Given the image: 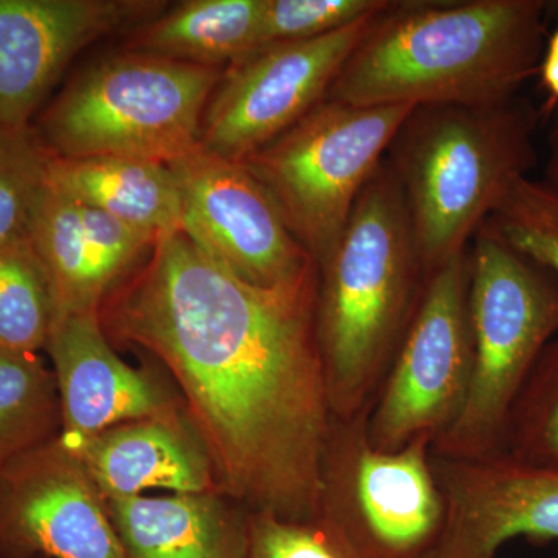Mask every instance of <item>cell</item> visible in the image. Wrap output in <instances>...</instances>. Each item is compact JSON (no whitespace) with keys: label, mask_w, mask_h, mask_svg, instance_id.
<instances>
[{"label":"cell","mask_w":558,"mask_h":558,"mask_svg":"<svg viewBox=\"0 0 558 558\" xmlns=\"http://www.w3.org/2000/svg\"><path fill=\"white\" fill-rule=\"evenodd\" d=\"M539 112L527 98L416 106L385 160L402 191L428 274L469 248L488 216L537 165Z\"/></svg>","instance_id":"277c9868"},{"label":"cell","mask_w":558,"mask_h":558,"mask_svg":"<svg viewBox=\"0 0 558 558\" xmlns=\"http://www.w3.org/2000/svg\"><path fill=\"white\" fill-rule=\"evenodd\" d=\"M31 242L49 277L57 318L100 312L156 245L146 234L50 185Z\"/></svg>","instance_id":"2e32d148"},{"label":"cell","mask_w":558,"mask_h":558,"mask_svg":"<svg viewBox=\"0 0 558 558\" xmlns=\"http://www.w3.org/2000/svg\"><path fill=\"white\" fill-rule=\"evenodd\" d=\"M553 3L391 0L328 100L355 106L495 105L537 75Z\"/></svg>","instance_id":"7a4b0ae2"},{"label":"cell","mask_w":558,"mask_h":558,"mask_svg":"<svg viewBox=\"0 0 558 558\" xmlns=\"http://www.w3.org/2000/svg\"><path fill=\"white\" fill-rule=\"evenodd\" d=\"M245 558H362L343 534L318 515L307 521L282 520L248 512Z\"/></svg>","instance_id":"4316f807"},{"label":"cell","mask_w":558,"mask_h":558,"mask_svg":"<svg viewBox=\"0 0 558 558\" xmlns=\"http://www.w3.org/2000/svg\"><path fill=\"white\" fill-rule=\"evenodd\" d=\"M54 319L49 277L32 242L0 245V354H39Z\"/></svg>","instance_id":"7402d4cb"},{"label":"cell","mask_w":558,"mask_h":558,"mask_svg":"<svg viewBox=\"0 0 558 558\" xmlns=\"http://www.w3.org/2000/svg\"><path fill=\"white\" fill-rule=\"evenodd\" d=\"M548 145L549 159L545 178L549 179L550 182L558 183V119L549 132Z\"/></svg>","instance_id":"f1b7e54d"},{"label":"cell","mask_w":558,"mask_h":558,"mask_svg":"<svg viewBox=\"0 0 558 558\" xmlns=\"http://www.w3.org/2000/svg\"><path fill=\"white\" fill-rule=\"evenodd\" d=\"M0 558H126L108 499L61 435L0 465Z\"/></svg>","instance_id":"7c38bea8"},{"label":"cell","mask_w":558,"mask_h":558,"mask_svg":"<svg viewBox=\"0 0 558 558\" xmlns=\"http://www.w3.org/2000/svg\"><path fill=\"white\" fill-rule=\"evenodd\" d=\"M149 9L121 0H0V124L32 126L73 57Z\"/></svg>","instance_id":"9a60e30c"},{"label":"cell","mask_w":558,"mask_h":558,"mask_svg":"<svg viewBox=\"0 0 558 558\" xmlns=\"http://www.w3.org/2000/svg\"><path fill=\"white\" fill-rule=\"evenodd\" d=\"M414 108L326 98L242 160L315 264L339 241L360 193Z\"/></svg>","instance_id":"52a82bcc"},{"label":"cell","mask_w":558,"mask_h":558,"mask_svg":"<svg viewBox=\"0 0 558 558\" xmlns=\"http://www.w3.org/2000/svg\"><path fill=\"white\" fill-rule=\"evenodd\" d=\"M222 72L156 54H121L72 81L39 121L57 157L172 161L199 149L201 124Z\"/></svg>","instance_id":"8992f818"},{"label":"cell","mask_w":558,"mask_h":558,"mask_svg":"<svg viewBox=\"0 0 558 558\" xmlns=\"http://www.w3.org/2000/svg\"><path fill=\"white\" fill-rule=\"evenodd\" d=\"M469 317L472 379L461 414L433 444L440 458L501 451L510 410L558 333V279L481 227L469 245Z\"/></svg>","instance_id":"5b68a950"},{"label":"cell","mask_w":558,"mask_h":558,"mask_svg":"<svg viewBox=\"0 0 558 558\" xmlns=\"http://www.w3.org/2000/svg\"><path fill=\"white\" fill-rule=\"evenodd\" d=\"M369 409L330 421L318 515L362 558H428L446 523L433 442L417 439L398 451L377 450L368 436Z\"/></svg>","instance_id":"ba28073f"},{"label":"cell","mask_w":558,"mask_h":558,"mask_svg":"<svg viewBox=\"0 0 558 558\" xmlns=\"http://www.w3.org/2000/svg\"><path fill=\"white\" fill-rule=\"evenodd\" d=\"M497 457L558 470V339L543 351L521 388Z\"/></svg>","instance_id":"cb8c5ba5"},{"label":"cell","mask_w":558,"mask_h":558,"mask_svg":"<svg viewBox=\"0 0 558 558\" xmlns=\"http://www.w3.org/2000/svg\"><path fill=\"white\" fill-rule=\"evenodd\" d=\"M317 279L258 288L180 230L157 242L98 312L109 340L148 352L171 374L220 492L282 520L317 519L333 417Z\"/></svg>","instance_id":"6da1fadb"},{"label":"cell","mask_w":558,"mask_h":558,"mask_svg":"<svg viewBox=\"0 0 558 558\" xmlns=\"http://www.w3.org/2000/svg\"><path fill=\"white\" fill-rule=\"evenodd\" d=\"M537 75L548 97L546 109H556L558 113V27L546 39Z\"/></svg>","instance_id":"83f0119b"},{"label":"cell","mask_w":558,"mask_h":558,"mask_svg":"<svg viewBox=\"0 0 558 558\" xmlns=\"http://www.w3.org/2000/svg\"><path fill=\"white\" fill-rule=\"evenodd\" d=\"M264 0H191L154 21L134 40L142 53L219 68L259 47Z\"/></svg>","instance_id":"ffe728a7"},{"label":"cell","mask_w":558,"mask_h":558,"mask_svg":"<svg viewBox=\"0 0 558 558\" xmlns=\"http://www.w3.org/2000/svg\"><path fill=\"white\" fill-rule=\"evenodd\" d=\"M389 2L391 0H264L259 47L329 35L379 13Z\"/></svg>","instance_id":"484cf974"},{"label":"cell","mask_w":558,"mask_h":558,"mask_svg":"<svg viewBox=\"0 0 558 558\" xmlns=\"http://www.w3.org/2000/svg\"><path fill=\"white\" fill-rule=\"evenodd\" d=\"M106 499L126 558H245L248 510L222 492Z\"/></svg>","instance_id":"ac0fdd59"},{"label":"cell","mask_w":558,"mask_h":558,"mask_svg":"<svg viewBox=\"0 0 558 558\" xmlns=\"http://www.w3.org/2000/svg\"><path fill=\"white\" fill-rule=\"evenodd\" d=\"M49 185L159 242L182 230V193L170 165L131 157H51Z\"/></svg>","instance_id":"d6986e66"},{"label":"cell","mask_w":558,"mask_h":558,"mask_svg":"<svg viewBox=\"0 0 558 558\" xmlns=\"http://www.w3.org/2000/svg\"><path fill=\"white\" fill-rule=\"evenodd\" d=\"M446 523L428 558H495L506 542L558 539V470L433 453Z\"/></svg>","instance_id":"4fadbf2b"},{"label":"cell","mask_w":558,"mask_h":558,"mask_svg":"<svg viewBox=\"0 0 558 558\" xmlns=\"http://www.w3.org/2000/svg\"><path fill=\"white\" fill-rule=\"evenodd\" d=\"M170 167L182 193V231L209 258L258 288H290L317 275V264L242 161L197 149Z\"/></svg>","instance_id":"8fae6325"},{"label":"cell","mask_w":558,"mask_h":558,"mask_svg":"<svg viewBox=\"0 0 558 558\" xmlns=\"http://www.w3.org/2000/svg\"><path fill=\"white\" fill-rule=\"evenodd\" d=\"M44 351L57 377L61 436L69 442L185 409L174 384L149 366L134 368L113 351L98 312L54 319Z\"/></svg>","instance_id":"5bb4252c"},{"label":"cell","mask_w":558,"mask_h":558,"mask_svg":"<svg viewBox=\"0 0 558 558\" xmlns=\"http://www.w3.org/2000/svg\"><path fill=\"white\" fill-rule=\"evenodd\" d=\"M472 363L468 248L429 274L416 315L371 402L373 447L398 451L417 439L435 444L464 409Z\"/></svg>","instance_id":"9c48e42d"},{"label":"cell","mask_w":558,"mask_h":558,"mask_svg":"<svg viewBox=\"0 0 558 558\" xmlns=\"http://www.w3.org/2000/svg\"><path fill=\"white\" fill-rule=\"evenodd\" d=\"M57 377L40 354H0V465L61 435Z\"/></svg>","instance_id":"44dd1931"},{"label":"cell","mask_w":558,"mask_h":558,"mask_svg":"<svg viewBox=\"0 0 558 558\" xmlns=\"http://www.w3.org/2000/svg\"><path fill=\"white\" fill-rule=\"evenodd\" d=\"M381 11L319 38L259 47L229 65L202 119V153L242 161L299 123L326 100Z\"/></svg>","instance_id":"30bf717a"},{"label":"cell","mask_w":558,"mask_h":558,"mask_svg":"<svg viewBox=\"0 0 558 558\" xmlns=\"http://www.w3.org/2000/svg\"><path fill=\"white\" fill-rule=\"evenodd\" d=\"M65 442L106 498L135 497L149 488L174 494L220 492L207 447L185 409Z\"/></svg>","instance_id":"e0dca14e"},{"label":"cell","mask_w":558,"mask_h":558,"mask_svg":"<svg viewBox=\"0 0 558 558\" xmlns=\"http://www.w3.org/2000/svg\"><path fill=\"white\" fill-rule=\"evenodd\" d=\"M51 157L36 128L0 124V245L31 241Z\"/></svg>","instance_id":"603a6c76"},{"label":"cell","mask_w":558,"mask_h":558,"mask_svg":"<svg viewBox=\"0 0 558 558\" xmlns=\"http://www.w3.org/2000/svg\"><path fill=\"white\" fill-rule=\"evenodd\" d=\"M483 229L548 269L558 279V183L520 179Z\"/></svg>","instance_id":"d4e9b609"},{"label":"cell","mask_w":558,"mask_h":558,"mask_svg":"<svg viewBox=\"0 0 558 558\" xmlns=\"http://www.w3.org/2000/svg\"><path fill=\"white\" fill-rule=\"evenodd\" d=\"M317 275L315 322L330 411L351 418L376 398L429 277L387 160Z\"/></svg>","instance_id":"3957f363"}]
</instances>
